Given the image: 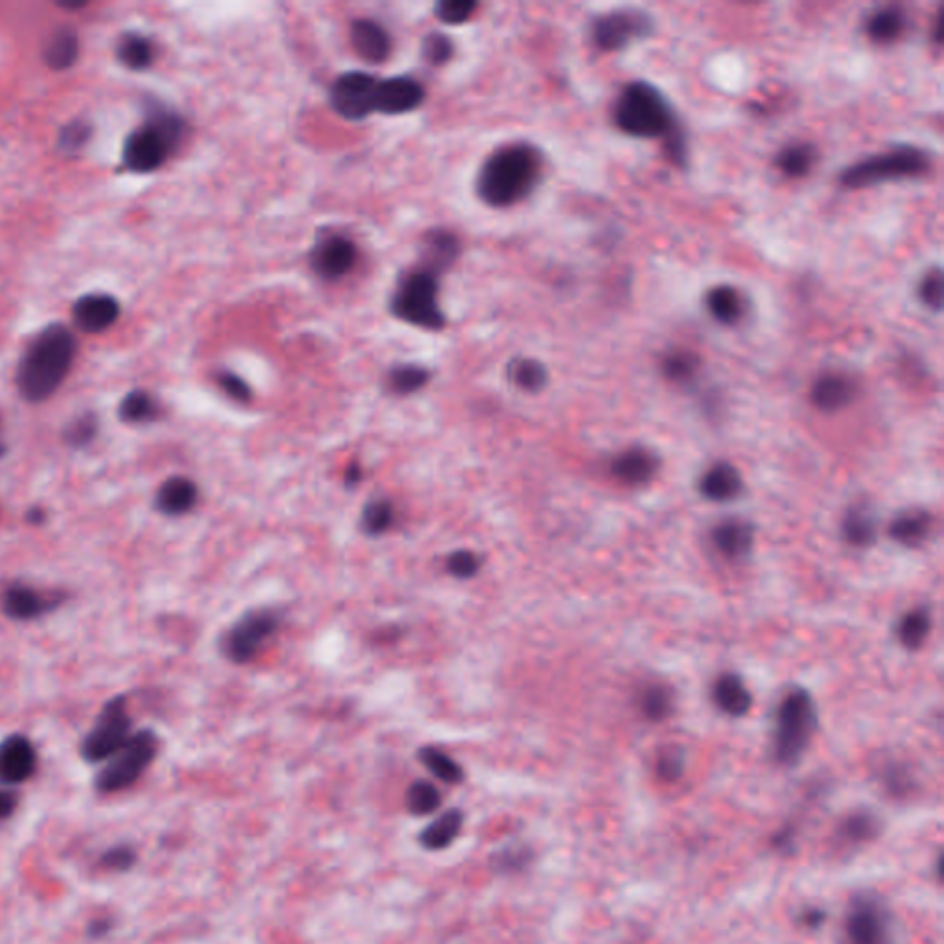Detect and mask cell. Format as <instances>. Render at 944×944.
<instances>
[{
  "mask_svg": "<svg viewBox=\"0 0 944 944\" xmlns=\"http://www.w3.org/2000/svg\"><path fill=\"white\" fill-rule=\"evenodd\" d=\"M541 155L530 144H511L491 155L478 174V196L491 207L524 200L541 176Z\"/></svg>",
  "mask_w": 944,
  "mask_h": 944,
  "instance_id": "obj_2",
  "label": "cell"
},
{
  "mask_svg": "<svg viewBox=\"0 0 944 944\" xmlns=\"http://www.w3.org/2000/svg\"><path fill=\"white\" fill-rule=\"evenodd\" d=\"M157 736L152 731H139L131 734L128 742L109 756L104 767L96 775L95 786L100 793H118L128 790L144 771L154 762L157 755Z\"/></svg>",
  "mask_w": 944,
  "mask_h": 944,
  "instance_id": "obj_6",
  "label": "cell"
},
{
  "mask_svg": "<svg viewBox=\"0 0 944 944\" xmlns=\"http://www.w3.org/2000/svg\"><path fill=\"white\" fill-rule=\"evenodd\" d=\"M815 708L812 697L804 690H795L780 703L777 714L775 749L782 764H795L812 738Z\"/></svg>",
  "mask_w": 944,
  "mask_h": 944,
  "instance_id": "obj_8",
  "label": "cell"
},
{
  "mask_svg": "<svg viewBox=\"0 0 944 944\" xmlns=\"http://www.w3.org/2000/svg\"><path fill=\"white\" fill-rule=\"evenodd\" d=\"M345 478H347V484L349 485L358 484V482L362 480V471H360L358 467H351V469L347 471Z\"/></svg>",
  "mask_w": 944,
  "mask_h": 944,
  "instance_id": "obj_56",
  "label": "cell"
},
{
  "mask_svg": "<svg viewBox=\"0 0 944 944\" xmlns=\"http://www.w3.org/2000/svg\"><path fill=\"white\" fill-rule=\"evenodd\" d=\"M80 54V39L71 28H61L48 39L45 47V61L54 71L71 69Z\"/></svg>",
  "mask_w": 944,
  "mask_h": 944,
  "instance_id": "obj_30",
  "label": "cell"
},
{
  "mask_svg": "<svg viewBox=\"0 0 944 944\" xmlns=\"http://www.w3.org/2000/svg\"><path fill=\"white\" fill-rule=\"evenodd\" d=\"M465 817L460 810H447L426 826L425 830L419 834V843L426 850H445L456 841L461 834Z\"/></svg>",
  "mask_w": 944,
  "mask_h": 944,
  "instance_id": "obj_22",
  "label": "cell"
},
{
  "mask_svg": "<svg viewBox=\"0 0 944 944\" xmlns=\"http://www.w3.org/2000/svg\"><path fill=\"white\" fill-rule=\"evenodd\" d=\"M530 860V852L524 847H506L493 854V863L498 873H515L526 867Z\"/></svg>",
  "mask_w": 944,
  "mask_h": 944,
  "instance_id": "obj_49",
  "label": "cell"
},
{
  "mask_svg": "<svg viewBox=\"0 0 944 944\" xmlns=\"http://www.w3.org/2000/svg\"><path fill=\"white\" fill-rule=\"evenodd\" d=\"M351 41H353L354 50L369 63H382L390 56V34L375 21H369V19L354 21L351 26Z\"/></svg>",
  "mask_w": 944,
  "mask_h": 944,
  "instance_id": "obj_19",
  "label": "cell"
},
{
  "mask_svg": "<svg viewBox=\"0 0 944 944\" xmlns=\"http://www.w3.org/2000/svg\"><path fill=\"white\" fill-rule=\"evenodd\" d=\"M76 340L65 325H50L37 334L24 351L17 369V388L26 401L52 397L71 373Z\"/></svg>",
  "mask_w": 944,
  "mask_h": 944,
  "instance_id": "obj_1",
  "label": "cell"
},
{
  "mask_svg": "<svg viewBox=\"0 0 944 944\" xmlns=\"http://www.w3.org/2000/svg\"><path fill=\"white\" fill-rule=\"evenodd\" d=\"M683 771V758L677 753V751H672V753H664L659 760V773L661 777H664L666 780L677 779Z\"/></svg>",
  "mask_w": 944,
  "mask_h": 944,
  "instance_id": "obj_53",
  "label": "cell"
},
{
  "mask_svg": "<svg viewBox=\"0 0 944 944\" xmlns=\"http://www.w3.org/2000/svg\"><path fill=\"white\" fill-rule=\"evenodd\" d=\"M614 124L633 137H668L673 130L672 107L659 89L629 83L614 104Z\"/></svg>",
  "mask_w": 944,
  "mask_h": 944,
  "instance_id": "obj_4",
  "label": "cell"
},
{
  "mask_svg": "<svg viewBox=\"0 0 944 944\" xmlns=\"http://www.w3.org/2000/svg\"><path fill=\"white\" fill-rule=\"evenodd\" d=\"M885 909L876 900H858L847 922L850 944H887Z\"/></svg>",
  "mask_w": 944,
  "mask_h": 944,
  "instance_id": "obj_15",
  "label": "cell"
},
{
  "mask_svg": "<svg viewBox=\"0 0 944 944\" xmlns=\"http://www.w3.org/2000/svg\"><path fill=\"white\" fill-rule=\"evenodd\" d=\"M157 413H159V406H157L154 397L142 390L131 391L118 406L120 419L126 421V423H133V425L154 421Z\"/></svg>",
  "mask_w": 944,
  "mask_h": 944,
  "instance_id": "obj_33",
  "label": "cell"
},
{
  "mask_svg": "<svg viewBox=\"0 0 944 944\" xmlns=\"http://www.w3.org/2000/svg\"><path fill=\"white\" fill-rule=\"evenodd\" d=\"M137 863V852L130 845H115L102 854V865L107 871L126 873Z\"/></svg>",
  "mask_w": 944,
  "mask_h": 944,
  "instance_id": "obj_46",
  "label": "cell"
},
{
  "mask_svg": "<svg viewBox=\"0 0 944 944\" xmlns=\"http://www.w3.org/2000/svg\"><path fill=\"white\" fill-rule=\"evenodd\" d=\"M659 461L644 449L626 450L613 461V474L624 484L642 485L653 478Z\"/></svg>",
  "mask_w": 944,
  "mask_h": 944,
  "instance_id": "obj_21",
  "label": "cell"
},
{
  "mask_svg": "<svg viewBox=\"0 0 944 944\" xmlns=\"http://www.w3.org/2000/svg\"><path fill=\"white\" fill-rule=\"evenodd\" d=\"M452 50H454L452 41L443 34H432L426 37L423 43V54L432 65H443L445 61H449Z\"/></svg>",
  "mask_w": 944,
  "mask_h": 944,
  "instance_id": "obj_50",
  "label": "cell"
},
{
  "mask_svg": "<svg viewBox=\"0 0 944 944\" xmlns=\"http://www.w3.org/2000/svg\"><path fill=\"white\" fill-rule=\"evenodd\" d=\"M2 609L13 620H32L45 613L47 602L30 587L12 585L2 594Z\"/></svg>",
  "mask_w": 944,
  "mask_h": 944,
  "instance_id": "obj_25",
  "label": "cell"
},
{
  "mask_svg": "<svg viewBox=\"0 0 944 944\" xmlns=\"http://www.w3.org/2000/svg\"><path fill=\"white\" fill-rule=\"evenodd\" d=\"M87 137H89L87 126L82 122H72L71 126L61 133V146L69 150H78L85 144Z\"/></svg>",
  "mask_w": 944,
  "mask_h": 944,
  "instance_id": "obj_52",
  "label": "cell"
},
{
  "mask_svg": "<svg viewBox=\"0 0 944 944\" xmlns=\"http://www.w3.org/2000/svg\"><path fill=\"white\" fill-rule=\"evenodd\" d=\"M777 166L780 170L791 177H801L810 172V168L815 163V150L812 144L804 142H795L786 148L780 150L777 155Z\"/></svg>",
  "mask_w": 944,
  "mask_h": 944,
  "instance_id": "obj_34",
  "label": "cell"
},
{
  "mask_svg": "<svg viewBox=\"0 0 944 944\" xmlns=\"http://www.w3.org/2000/svg\"><path fill=\"white\" fill-rule=\"evenodd\" d=\"M653 23L648 13L638 10H616L605 13L592 23V41L596 47L613 52L622 50L629 43L649 36Z\"/></svg>",
  "mask_w": 944,
  "mask_h": 944,
  "instance_id": "obj_12",
  "label": "cell"
},
{
  "mask_svg": "<svg viewBox=\"0 0 944 944\" xmlns=\"http://www.w3.org/2000/svg\"><path fill=\"white\" fill-rule=\"evenodd\" d=\"M932 519L924 511H908L893 520L891 524V535L898 543L908 544V546H917L921 544L930 531Z\"/></svg>",
  "mask_w": 944,
  "mask_h": 944,
  "instance_id": "obj_32",
  "label": "cell"
},
{
  "mask_svg": "<svg viewBox=\"0 0 944 944\" xmlns=\"http://www.w3.org/2000/svg\"><path fill=\"white\" fill-rule=\"evenodd\" d=\"M476 8L478 4L472 0H443L436 6V15L445 24H461L471 19Z\"/></svg>",
  "mask_w": 944,
  "mask_h": 944,
  "instance_id": "obj_44",
  "label": "cell"
},
{
  "mask_svg": "<svg viewBox=\"0 0 944 944\" xmlns=\"http://www.w3.org/2000/svg\"><path fill=\"white\" fill-rule=\"evenodd\" d=\"M856 384L843 373H826L815 380L812 401L823 412H838L852 402Z\"/></svg>",
  "mask_w": 944,
  "mask_h": 944,
  "instance_id": "obj_18",
  "label": "cell"
},
{
  "mask_svg": "<svg viewBox=\"0 0 944 944\" xmlns=\"http://www.w3.org/2000/svg\"><path fill=\"white\" fill-rule=\"evenodd\" d=\"M111 928H113L111 921H107V919L102 917V919H95V921L91 922L87 932H89L91 937H95V939H102L104 935H107V933L111 932Z\"/></svg>",
  "mask_w": 944,
  "mask_h": 944,
  "instance_id": "obj_55",
  "label": "cell"
},
{
  "mask_svg": "<svg viewBox=\"0 0 944 944\" xmlns=\"http://www.w3.org/2000/svg\"><path fill=\"white\" fill-rule=\"evenodd\" d=\"M96 430H98V423H96L95 415L85 413L82 417L72 421L71 426L65 432V439L69 441V445H72V447H83L96 436Z\"/></svg>",
  "mask_w": 944,
  "mask_h": 944,
  "instance_id": "obj_45",
  "label": "cell"
},
{
  "mask_svg": "<svg viewBox=\"0 0 944 944\" xmlns=\"http://www.w3.org/2000/svg\"><path fill=\"white\" fill-rule=\"evenodd\" d=\"M425 100L423 85L408 78L397 76L390 80H380L377 89V111L386 115H401L421 106Z\"/></svg>",
  "mask_w": 944,
  "mask_h": 944,
  "instance_id": "obj_17",
  "label": "cell"
},
{
  "mask_svg": "<svg viewBox=\"0 0 944 944\" xmlns=\"http://www.w3.org/2000/svg\"><path fill=\"white\" fill-rule=\"evenodd\" d=\"M441 791L432 782L417 780L406 791V808L412 815H430L441 806Z\"/></svg>",
  "mask_w": 944,
  "mask_h": 944,
  "instance_id": "obj_36",
  "label": "cell"
},
{
  "mask_svg": "<svg viewBox=\"0 0 944 944\" xmlns=\"http://www.w3.org/2000/svg\"><path fill=\"white\" fill-rule=\"evenodd\" d=\"M460 253V244L458 238L450 235L447 231H434L426 236L425 257L428 266L425 270L437 273L439 270H445L452 264V260L458 257Z\"/></svg>",
  "mask_w": 944,
  "mask_h": 944,
  "instance_id": "obj_31",
  "label": "cell"
},
{
  "mask_svg": "<svg viewBox=\"0 0 944 944\" xmlns=\"http://www.w3.org/2000/svg\"><path fill=\"white\" fill-rule=\"evenodd\" d=\"M120 316V305L113 295H82L72 307L74 325L83 332L98 334L115 325Z\"/></svg>",
  "mask_w": 944,
  "mask_h": 944,
  "instance_id": "obj_16",
  "label": "cell"
},
{
  "mask_svg": "<svg viewBox=\"0 0 944 944\" xmlns=\"http://www.w3.org/2000/svg\"><path fill=\"white\" fill-rule=\"evenodd\" d=\"M37 769L34 744L21 734L0 742V786H19L32 779Z\"/></svg>",
  "mask_w": 944,
  "mask_h": 944,
  "instance_id": "obj_13",
  "label": "cell"
},
{
  "mask_svg": "<svg viewBox=\"0 0 944 944\" xmlns=\"http://www.w3.org/2000/svg\"><path fill=\"white\" fill-rule=\"evenodd\" d=\"M155 502H157V508L161 513L170 515V517H181L196 506L198 487L192 480L183 478V476L168 478L165 484L159 487Z\"/></svg>",
  "mask_w": 944,
  "mask_h": 944,
  "instance_id": "obj_20",
  "label": "cell"
},
{
  "mask_svg": "<svg viewBox=\"0 0 944 944\" xmlns=\"http://www.w3.org/2000/svg\"><path fill=\"white\" fill-rule=\"evenodd\" d=\"M19 804V797L15 791L10 790L8 786H0V823L8 821Z\"/></svg>",
  "mask_w": 944,
  "mask_h": 944,
  "instance_id": "obj_54",
  "label": "cell"
},
{
  "mask_svg": "<svg viewBox=\"0 0 944 944\" xmlns=\"http://www.w3.org/2000/svg\"><path fill=\"white\" fill-rule=\"evenodd\" d=\"M117 58L130 71H144L155 61L154 43L142 34H124L118 39Z\"/></svg>",
  "mask_w": 944,
  "mask_h": 944,
  "instance_id": "obj_29",
  "label": "cell"
},
{
  "mask_svg": "<svg viewBox=\"0 0 944 944\" xmlns=\"http://www.w3.org/2000/svg\"><path fill=\"white\" fill-rule=\"evenodd\" d=\"M358 259V249L345 236H327L321 240L310 255L312 270L323 279H340L353 270Z\"/></svg>",
  "mask_w": 944,
  "mask_h": 944,
  "instance_id": "obj_14",
  "label": "cell"
},
{
  "mask_svg": "<svg viewBox=\"0 0 944 944\" xmlns=\"http://www.w3.org/2000/svg\"><path fill=\"white\" fill-rule=\"evenodd\" d=\"M701 493L708 500L714 502H725L731 500L740 493L742 489V478L740 472L736 471L729 463H720L712 467L710 471L701 478Z\"/></svg>",
  "mask_w": 944,
  "mask_h": 944,
  "instance_id": "obj_23",
  "label": "cell"
},
{
  "mask_svg": "<svg viewBox=\"0 0 944 944\" xmlns=\"http://www.w3.org/2000/svg\"><path fill=\"white\" fill-rule=\"evenodd\" d=\"M181 137V118L166 109H154L146 122L131 131L124 142V165L137 174H150L165 165Z\"/></svg>",
  "mask_w": 944,
  "mask_h": 944,
  "instance_id": "obj_3",
  "label": "cell"
},
{
  "mask_svg": "<svg viewBox=\"0 0 944 944\" xmlns=\"http://www.w3.org/2000/svg\"><path fill=\"white\" fill-rule=\"evenodd\" d=\"M447 570L454 578L469 579L480 570V557L469 550H458L447 559Z\"/></svg>",
  "mask_w": 944,
  "mask_h": 944,
  "instance_id": "obj_48",
  "label": "cell"
},
{
  "mask_svg": "<svg viewBox=\"0 0 944 944\" xmlns=\"http://www.w3.org/2000/svg\"><path fill=\"white\" fill-rule=\"evenodd\" d=\"M378 82L366 72L342 74L331 87V104L340 117L362 120L377 111Z\"/></svg>",
  "mask_w": 944,
  "mask_h": 944,
  "instance_id": "obj_11",
  "label": "cell"
},
{
  "mask_svg": "<svg viewBox=\"0 0 944 944\" xmlns=\"http://www.w3.org/2000/svg\"><path fill=\"white\" fill-rule=\"evenodd\" d=\"M714 701L729 716H742L749 708L753 697L736 675H721L714 685Z\"/></svg>",
  "mask_w": 944,
  "mask_h": 944,
  "instance_id": "obj_26",
  "label": "cell"
},
{
  "mask_svg": "<svg viewBox=\"0 0 944 944\" xmlns=\"http://www.w3.org/2000/svg\"><path fill=\"white\" fill-rule=\"evenodd\" d=\"M843 531H845V537H847L849 543L856 544V546H867V544L874 541L876 526H874L873 519L865 511L852 509L849 515L845 517Z\"/></svg>",
  "mask_w": 944,
  "mask_h": 944,
  "instance_id": "obj_40",
  "label": "cell"
},
{
  "mask_svg": "<svg viewBox=\"0 0 944 944\" xmlns=\"http://www.w3.org/2000/svg\"><path fill=\"white\" fill-rule=\"evenodd\" d=\"M277 627L279 620L272 611L246 614L227 633L224 640L225 655L238 664L253 661L264 644L273 637Z\"/></svg>",
  "mask_w": 944,
  "mask_h": 944,
  "instance_id": "obj_10",
  "label": "cell"
},
{
  "mask_svg": "<svg viewBox=\"0 0 944 944\" xmlns=\"http://www.w3.org/2000/svg\"><path fill=\"white\" fill-rule=\"evenodd\" d=\"M419 760L436 779L443 780L447 784H460L465 777L460 764L436 747H423L419 751Z\"/></svg>",
  "mask_w": 944,
  "mask_h": 944,
  "instance_id": "obj_35",
  "label": "cell"
},
{
  "mask_svg": "<svg viewBox=\"0 0 944 944\" xmlns=\"http://www.w3.org/2000/svg\"><path fill=\"white\" fill-rule=\"evenodd\" d=\"M662 371L673 382H686L696 375L697 358L694 354L683 353V351L666 354L662 362Z\"/></svg>",
  "mask_w": 944,
  "mask_h": 944,
  "instance_id": "obj_43",
  "label": "cell"
},
{
  "mask_svg": "<svg viewBox=\"0 0 944 944\" xmlns=\"http://www.w3.org/2000/svg\"><path fill=\"white\" fill-rule=\"evenodd\" d=\"M705 303H707V310L710 312V316L714 319H718L720 323H725V325H732L736 323L738 319L744 316V299L740 292L732 286H727V284H720V286H714L710 292H708L707 297H705Z\"/></svg>",
  "mask_w": 944,
  "mask_h": 944,
  "instance_id": "obj_27",
  "label": "cell"
},
{
  "mask_svg": "<svg viewBox=\"0 0 944 944\" xmlns=\"http://www.w3.org/2000/svg\"><path fill=\"white\" fill-rule=\"evenodd\" d=\"M131 736V720L124 697H115L102 708L95 727L85 736L82 755L87 762L100 764L115 755Z\"/></svg>",
  "mask_w": 944,
  "mask_h": 944,
  "instance_id": "obj_9",
  "label": "cell"
},
{
  "mask_svg": "<svg viewBox=\"0 0 944 944\" xmlns=\"http://www.w3.org/2000/svg\"><path fill=\"white\" fill-rule=\"evenodd\" d=\"M395 520V509L388 500L369 502L362 513V526L371 535H380L390 530Z\"/></svg>",
  "mask_w": 944,
  "mask_h": 944,
  "instance_id": "obj_41",
  "label": "cell"
},
{
  "mask_svg": "<svg viewBox=\"0 0 944 944\" xmlns=\"http://www.w3.org/2000/svg\"><path fill=\"white\" fill-rule=\"evenodd\" d=\"M712 541L725 557L736 559L751 550L753 528L740 520H727L712 533Z\"/></svg>",
  "mask_w": 944,
  "mask_h": 944,
  "instance_id": "obj_24",
  "label": "cell"
},
{
  "mask_svg": "<svg viewBox=\"0 0 944 944\" xmlns=\"http://www.w3.org/2000/svg\"><path fill=\"white\" fill-rule=\"evenodd\" d=\"M393 316L430 331L445 327V316L437 303L436 273L417 270L402 279L391 297Z\"/></svg>",
  "mask_w": 944,
  "mask_h": 944,
  "instance_id": "obj_7",
  "label": "cell"
},
{
  "mask_svg": "<svg viewBox=\"0 0 944 944\" xmlns=\"http://www.w3.org/2000/svg\"><path fill=\"white\" fill-rule=\"evenodd\" d=\"M930 157L921 148L898 146L884 154L867 157L856 165L849 166L841 174V183L849 189H863L891 179H906L926 174Z\"/></svg>",
  "mask_w": 944,
  "mask_h": 944,
  "instance_id": "obj_5",
  "label": "cell"
},
{
  "mask_svg": "<svg viewBox=\"0 0 944 944\" xmlns=\"http://www.w3.org/2000/svg\"><path fill=\"white\" fill-rule=\"evenodd\" d=\"M921 299L926 307L941 310L943 307V273L933 268L924 275L921 283Z\"/></svg>",
  "mask_w": 944,
  "mask_h": 944,
  "instance_id": "obj_47",
  "label": "cell"
},
{
  "mask_svg": "<svg viewBox=\"0 0 944 944\" xmlns=\"http://www.w3.org/2000/svg\"><path fill=\"white\" fill-rule=\"evenodd\" d=\"M642 712L649 720H664L672 710V694L664 686H651L642 696Z\"/></svg>",
  "mask_w": 944,
  "mask_h": 944,
  "instance_id": "obj_42",
  "label": "cell"
},
{
  "mask_svg": "<svg viewBox=\"0 0 944 944\" xmlns=\"http://www.w3.org/2000/svg\"><path fill=\"white\" fill-rule=\"evenodd\" d=\"M430 373L425 367L397 366L393 367L388 377V386L397 395H412L415 391L425 388Z\"/></svg>",
  "mask_w": 944,
  "mask_h": 944,
  "instance_id": "obj_38",
  "label": "cell"
},
{
  "mask_svg": "<svg viewBox=\"0 0 944 944\" xmlns=\"http://www.w3.org/2000/svg\"><path fill=\"white\" fill-rule=\"evenodd\" d=\"M906 30V15L897 6L880 8L869 15L865 32L876 43H893Z\"/></svg>",
  "mask_w": 944,
  "mask_h": 944,
  "instance_id": "obj_28",
  "label": "cell"
},
{
  "mask_svg": "<svg viewBox=\"0 0 944 944\" xmlns=\"http://www.w3.org/2000/svg\"><path fill=\"white\" fill-rule=\"evenodd\" d=\"M218 386L225 391V395H229L233 401L238 402H248L251 399V390H249L248 384L242 380V378L235 375V373H220L218 375Z\"/></svg>",
  "mask_w": 944,
  "mask_h": 944,
  "instance_id": "obj_51",
  "label": "cell"
},
{
  "mask_svg": "<svg viewBox=\"0 0 944 944\" xmlns=\"http://www.w3.org/2000/svg\"><path fill=\"white\" fill-rule=\"evenodd\" d=\"M509 378L520 390L533 393V391L543 390L544 384L548 380V373H546L543 364H539L537 360L520 358V360H515L509 367Z\"/></svg>",
  "mask_w": 944,
  "mask_h": 944,
  "instance_id": "obj_37",
  "label": "cell"
},
{
  "mask_svg": "<svg viewBox=\"0 0 944 944\" xmlns=\"http://www.w3.org/2000/svg\"><path fill=\"white\" fill-rule=\"evenodd\" d=\"M930 616L926 611H911L898 624V638L909 649L919 648L928 637Z\"/></svg>",
  "mask_w": 944,
  "mask_h": 944,
  "instance_id": "obj_39",
  "label": "cell"
}]
</instances>
